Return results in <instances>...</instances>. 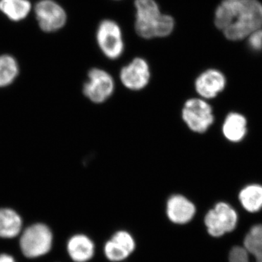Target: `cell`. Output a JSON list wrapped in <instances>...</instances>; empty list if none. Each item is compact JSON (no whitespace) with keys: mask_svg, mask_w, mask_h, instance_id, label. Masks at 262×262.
<instances>
[{"mask_svg":"<svg viewBox=\"0 0 262 262\" xmlns=\"http://www.w3.org/2000/svg\"><path fill=\"white\" fill-rule=\"evenodd\" d=\"M215 24L230 40H241L262 28V5L258 0H223Z\"/></svg>","mask_w":262,"mask_h":262,"instance_id":"cell-1","label":"cell"},{"mask_svg":"<svg viewBox=\"0 0 262 262\" xmlns=\"http://www.w3.org/2000/svg\"><path fill=\"white\" fill-rule=\"evenodd\" d=\"M53 233L44 224L37 223L25 229L20 239V248L26 257L34 258L44 256L53 246Z\"/></svg>","mask_w":262,"mask_h":262,"instance_id":"cell-2","label":"cell"},{"mask_svg":"<svg viewBox=\"0 0 262 262\" xmlns=\"http://www.w3.org/2000/svg\"><path fill=\"white\" fill-rule=\"evenodd\" d=\"M182 117L188 128L196 134H204L214 122L213 108L202 98L188 99L183 106Z\"/></svg>","mask_w":262,"mask_h":262,"instance_id":"cell-3","label":"cell"},{"mask_svg":"<svg viewBox=\"0 0 262 262\" xmlns=\"http://www.w3.org/2000/svg\"><path fill=\"white\" fill-rule=\"evenodd\" d=\"M204 222L208 233L212 237H220L236 228L238 215L229 203L220 202L208 211Z\"/></svg>","mask_w":262,"mask_h":262,"instance_id":"cell-4","label":"cell"},{"mask_svg":"<svg viewBox=\"0 0 262 262\" xmlns=\"http://www.w3.org/2000/svg\"><path fill=\"white\" fill-rule=\"evenodd\" d=\"M96 40L101 51L106 58L115 60L122 56L125 48L122 29L113 20H103L98 25Z\"/></svg>","mask_w":262,"mask_h":262,"instance_id":"cell-5","label":"cell"},{"mask_svg":"<svg viewBox=\"0 0 262 262\" xmlns=\"http://www.w3.org/2000/svg\"><path fill=\"white\" fill-rule=\"evenodd\" d=\"M88 78L82 91L91 102L102 103L111 97L115 91V80L106 71L92 69L89 71Z\"/></svg>","mask_w":262,"mask_h":262,"instance_id":"cell-6","label":"cell"},{"mask_svg":"<svg viewBox=\"0 0 262 262\" xmlns=\"http://www.w3.org/2000/svg\"><path fill=\"white\" fill-rule=\"evenodd\" d=\"M135 29L138 35L144 39L155 37V29L159 20V5L155 0H136Z\"/></svg>","mask_w":262,"mask_h":262,"instance_id":"cell-7","label":"cell"},{"mask_svg":"<svg viewBox=\"0 0 262 262\" xmlns=\"http://www.w3.org/2000/svg\"><path fill=\"white\" fill-rule=\"evenodd\" d=\"M151 72L149 63L142 58H136L120 71V79L127 89L141 91L149 83Z\"/></svg>","mask_w":262,"mask_h":262,"instance_id":"cell-8","label":"cell"},{"mask_svg":"<svg viewBox=\"0 0 262 262\" xmlns=\"http://www.w3.org/2000/svg\"><path fill=\"white\" fill-rule=\"evenodd\" d=\"M35 14L39 27L46 32L61 29L67 22L65 10L52 0H42L35 6Z\"/></svg>","mask_w":262,"mask_h":262,"instance_id":"cell-9","label":"cell"},{"mask_svg":"<svg viewBox=\"0 0 262 262\" xmlns=\"http://www.w3.org/2000/svg\"><path fill=\"white\" fill-rule=\"evenodd\" d=\"M136 248L134 236L127 231L119 230L105 243L103 251L108 261L122 262L135 251Z\"/></svg>","mask_w":262,"mask_h":262,"instance_id":"cell-10","label":"cell"},{"mask_svg":"<svg viewBox=\"0 0 262 262\" xmlns=\"http://www.w3.org/2000/svg\"><path fill=\"white\" fill-rule=\"evenodd\" d=\"M195 205L183 194H173L166 202V215L174 225H184L189 223L195 216Z\"/></svg>","mask_w":262,"mask_h":262,"instance_id":"cell-11","label":"cell"},{"mask_svg":"<svg viewBox=\"0 0 262 262\" xmlns=\"http://www.w3.org/2000/svg\"><path fill=\"white\" fill-rule=\"evenodd\" d=\"M227 80L222 72L217 70H208L196 77L194 89L200 98L210 100L216 97L225 89Z\"/></svg>","mask_w":262,"mask_h":262,"instance_id":"cell-12","label":"cell"},{"mask_svg":"<svg viewBox=\"0 0 262 262\" xmlns=\"http://www.w3.org/2000/svg\"><path fill=\"white\" fill-rule=\"evenodd\" d=\"M67 249L72 261L88 262L94 257L96 245L86 234H76L69 239Z\"/></svg>","mask_w":262,"mask_h":262,"instance_id":"cell-13","label":"cell"},{"mask_svg":"<svg viewBox=\"0 0 262 262\" xmlns=\"http://www.w3.org/2000/svg\"><path fill=\"white\" fill-rule=\"evenodd\" d=\"M247 120L244 115L232 112L229 113L224 120L222 134L230 142H241L247 134Z\"/></svg>","mask_w":262,"mask_h":262,"instance_id":"cell-14","label":"cell"},{"mask_svg":"<svg viewBox=\"0 0 262 262\" xmlns=\"http://www.w3.org/2000/svg\"><path fill=\"white\" fill-rule=\"evenodd\" d=\"M238 199L243 208L249 213H256L262 209V185L250 184L239 192Z\"/></svg>","mask_w":262,"mask_h":262,"instance_id":"cell-15","label":"cell"},{"mask_svg":"<svg viewBox=\"0 0 262 262\" xmlns=\"http://www.w3.org/2000/svg\"><path fill=\"white\" fill-rule=\"evenodd\" d=\"M22 227V220L14 210L0 209V237L13 238L16 237Z\"/></svg>","mask_w":262,"mask_h":262,"instance_id":"cell-16","label":"cell"},{"mask_svg":"<svg viewBox=\"0 0 262 262\" xmlns=\"http://www.w3.org/2000/svg\"><path fill=\"white\" fill-rule=\"evenodd\" d=\"M244 247L253 262H262V224L251 227L245 237Z\"/></svg>","mask_w":262,"mask_h":262,"instance_id":"cell-17","label":"cell"},{"mask_svg":"<svg viewBox=\"0 0 262 262\" xmlns=\"http://www.w3.org/2000/svg\"><path fill=\"white\" fill-rule=\"evenodd\" d=\"M28 0H0V10L10 20L18 21L25 18L30 12Z\"/></svg>","mask_w":262,"mask_h":262,"instance_id":"cell-18","label":"cell"},{"mask_svg":"<svg viewBox=\"0 0 262 262\" xmlns=\"http://www.w3.org/2000/svg\"><path fill=\"white\" fill-rule=\"evenodd\" d=\"M18 74V63L13 57L8 55L0 56V88L11 84Z\"/></svg>","mask_w":262,"mask_h":262,"instance_id":"cell-19","label":"cell"},{"mask_svg":"<svg viewBox=\"0 0 262 262\" xmlns=\"http://www.w3.org/2000/svg\"><path fill=\"white\" fill-rule=\"evenodd\" d=\"M175 27V20L173 17L166 14L160 15L156 29H155V37H165L173 32Z\"/></svg>","mask_w":262,"mask_h":262,"instance_id":"cell-20","label":"cell"},{"mask_svg":"<svg viewBox=\"0 0 262 262\" xmlns=\"http://www.w3.org/2000/svg\"><path fill=\"white\" fill-rule=\"evenodd\" d=\"M229 262H253L249 253L244 246H234L229 255Z\"/></svg>","mask_w":262,"mask_h":262,"instance_id":"cell-21","label":"cell"},{"mask_svg":"<svg viewBox=\"0 0 262 262\" xmlns=\"http://www.w3.org/2000/svg\"><path fill=\"white\" fill-rule=\"evenodd\" d=\"M248 38H249L248 40L251 48L255 51H259L262 49V29L253 32Z\"/></svg>","mask_w":262,"mask_h":262,"instance_id":"cell-22","label":"cell"},{"mask_svg":"<svg viewBox=\"0 0 262 262\" xmlns=\"http://www.w3.org/2000/svg\"><path fill=\"white\" fill-rule=\"evenodd\" d=\"M0 262H16L13 256L8 254H0Z\"/></svg>","mask_w":262,"mask_h":262,"instance_id":"cell-23","label":"cell"}]
</instances>
